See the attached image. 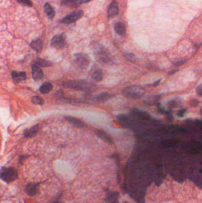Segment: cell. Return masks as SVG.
I'll use <instances>...</instances> for the list:
<instances>
[{"label": "cell", "instance_id": "8d00e7d4", "mask_svg": "<svg viewBox=\"0 0 202 203\" xmlns=\"http://www.w3.org/2000/svg\"><path fill=\"white\" fill-rule=\"evenodd\" d=\"M197 123L198 124V125H199V127L202 129V122L200 121H197Z\"/></svg>", "mask_w": 202, "mask_h": 203}, {"label": "cell", "instance_id": "6da1fadb", "mask_svg": "<svg viewBox=\"0 0 202 203\" xmlns=\"http://www.w3.org/2000/svg\"><path fill=\"white\" fill-rule=\"evenodd\" d=\"M64 86L67 88L84 92L91 91L95 87L94 85L86 80H71L64 83Z\"/></svg>", "mask_w": 202, "mask_h": 203}, {"label": "cell", "instance_id": "30bf717a", "mask_svg": "<svg viewBox=\"0 0 202 203\" xmlns=\"http://www.w3.org/2000/svg\"><path fill=\"white\" fill-rule=\"evenodd\" d=\"M12 79L15 82H20L26 79L27 75L25 72H17L13 71L11 73Z\"/></svg>", "mask_w": 202, "mask_h": 203}, {"label": "cell", "instance_id": "7c38bea8", "mask_svg": "<svg viewBox=\"0 0 202 203\" xmlns=\"http://www.w3.org/2000/svg\"><path fill=\"white\" fill-rule=\"evenodd\" d=\"M119 11V6L117 4V3L116 1L112 2L110 5L108 9V17H113L116 16Z\"/></svg>", "mask_w": 202, "mask_h": 203}, {"label": "cell", "instance_id": "5b68a950", "mask_svg": "<svg viewBox=\"0 0 202 203\" xmlns=\"http://www.w3.org/2000/svg\"><path fill=\"white\" fill-rule=\"evenodd\" d=\"M83 11L81 10H78L74 11L70 13L69 15L67 16L64 18H63L60 22L62 23L65 24H70L74 22H76L77 20L81 18L83 16Z\"/></svg>", "mask_w": 202, "mask_h": 203}, {"label": "cell", "instance_id": "ba28073f", "mask_svg": "<svg viewBox=\"0 0 202 203\" xmlns=\"http://www.w3.org/2000/svg\"><path fill=\"white\" fill-rule=\"evenodd\" d=\"M32 74L33 80L36 82H38L41 80L43 77V71L40 68V67L37 64L34 63L32 65Z\"/></svg>", "mask_w": 202, "mask_h": 203}, {"label": "cell", "instance_id": "52a82bcc", "mask_svg": "<svg viewBox=\"0 0 202 203\" xmlns=\"http://www.w3.org/2000/svg\"><path fill=\"white\" fill-rule=\"evenodd\" d=\"M95 54L97 55L98 58L102 61L106 63H109L110 61V58L109 57V53L103 47H95L94 48Z\"/></svg>", "mask_w": 202, "mask_h": 203}, {"label": "cell", "instance_id": "8992f818", "mask_svg": "<svg viewBox=\"0 0 202 203\" xmlns=\"http://www.w3.org/2000/svg\"><path fill=\"white\" fill-rule=\"evenodd\" d=\"M66 45L65 34H60L54 36L51 40V46L56 49H62Z\"/></svg>", "mask_w": 202, "mask_h": 203}, {"label": "cell", "instance_id": "603a6c76", "mask_svg": "<svg viewBox=\"0 0 202 203\" xmlns=\"http://www.w3.org/2000/svg\"><path fill=\"white\" fill-rule=\"evenodd\" d=\"M35 63L42 67H49L52 66V64L50 62L41 58H37L35 61Z\"/></svg>", "mask_w": 202, "mask_h": 203}, {"label": "cell", "instance_id": "2e32d148", "mask_svg": "<svg viewBox=\"0 0 202 203\" xmlns=\"http://www.w3.org/2000/svg\"><path fill=\"white\" fill-rule=\"evenodd\" d=\"M61 4L69 8H77L81 3L79 0H62Z\"/></svg>", "mask_w": 202, "mask_h": 203}, {"label": "cell", "instance_id": "7a4b0ae2", "mask_svg": "<svg viewBox=\"0 0 202 203\" xmlns=\"http://www.w3.org/2000/svg\"><path fill=\"white\" fill-rule=\"evenodd\" d=\"M124 95L133 98L137 99L142 97L145 93L144 89L140 86L133 85L125 87L123 90Z\"/></svg>", "mask_w": 202, "mask_h": 203}, {"label": "cell", "instance_id": "7402d4cb", "mask_svg": "<svg viewBox=\"0 0 202 203\" xmlns=\"http://www.w3.org/2000/svg\"><path fill=\"white\" fill-rule=\"evenodd\" d=\"M92 78L97 82H101L103 78V74L102 70H95L92 74Z\"/></svg>", "mask_w": 202, "mask_h": 203}, {"label": "cell", "instance_id": "484cf974", "mask_svg": "<svg viewBox=\"0 0 202 203\" xmlns=\"http://www.w3.org/2000/svg\"><path fill=\"white\" fill-rule=\"evenodd\" d=\"M17 1L21 4L27 7H32L33 6L32 3L30 0H17Z\"/></svg>", "mask_w": 202, "mask_h": 203}, {"label": "cell", "instance_id": "5bb4252c", "mask_svg": "<svg viewBox=\"0 0 202 203\" xmlns=\"http://www.w3.org/2000/svg\"><path fill=\"white\" fill-rule=\"evenodd\" d=\"M27 194L30 196H34L38 194V184L30 183L26 188Z\"/></svg>", "mask_w": 202, "mask_h": 203}, {"label": "cell", "instance_id": "ac0fdd59", "mask_svg": "<svg viewBox=\"0 0 202 203\" xmlns=\"http://www.w3.org/2000/svg\"><path fill=\"white\" fill-rule=\"evenodd\" d=\"M53 89V85L49 82H45L39 88L40 92L42 94H48Z\"/></svg>", "mask_w": 202, "mask_h": 203}, {"label": "cell", "instance_id": "d590c367", "mask_svg": "<svg viewBox=\"0 0 202 203\" xmlns=\"http://www.w3.org/2000/svg\"><path fill=\"white\" fill-rule=\"evenodd\" d=\"M80 2L81 3V4L83 3H88L90 2V1H91V0H79Z\"/></svg>", "mask_w": 202, "mask_h": 203}, {"label": "cell", "instance_id": "e575fe53", "mask_svg": "<svg viewBox=\"0 0 202 203\" xmlns=\"http://www.w3.org/2000/svg\"><path fill=\"white\" fill-rule=\"evenodd\" d=\"M177 71H178V70H175L170 71V72H168V74H169V75H173V74H175Z\"/></svg>", "mask_w": 202, "mask_h": 203}, {"label": "cell", "instance_id": "3957f363", "mask_svg": "<svg viewBox=\"0 0 202 203\" xmlns=\"http://www.w3.org/2000/svg\"><path fill=\"white\" fill-rule=\"evenodd\" d=\"M18 177L17 171L13 168H2L1 172V179L6 182H10L15 180Z\"/></svg>", "mask_w": 202, "mask_h": 203}, {"label": "cell", "instance_id": "83f0119b", "mask_svg": "<svg viewBox=\"0 0 202 203\" xmlns=\"http://www.w3.org/2000/svg\"><path fill=\"white\" fill-rule=\"evenodd\" d=\"M186 59H182L176 61L173 63V64L175 66H181V65H183V64H184L186 63Z\"/></svg>", "mask_w": 202, "mask_h": 203}, {"label": "cell", "instance_id": "8fae6325", "mask_svg": "<svg viewBox=\"0 0 202 203\" xmlns=\"http://www.w3.org/2000/svg\"><path fill=\"white\" fill-rule=\"evenodd\" d=\"M40 128V126L39 124H36L34 126L31 127L29 130H27L25 133V137L26 138H32L37 135L38 132L39 131Z\"/></svg>", "mask_w": 202, "mask_h": 203}, {"label": "cell", "instance_id": "ffe728a7", "mask_svg": "<svg viewBox=\"0 0 202 203\" xmlns=\"http://www.w3.org/2000/svg\"><path fill=\"white\" fill-rule=\"evenodd\" d=\"M30 46L32 47V48L33 49H34L37 52H41L42 50V48H43L42 42L39 39L33 40V41H32L30 44Z\"/></svg>", "mask_w": 202, "mask_h": 203}, {"label": "cell", "instance_id": "836d02e7", "mask_svg": "<svg viewBox=\"0 0 202 203\" xmlns=\"http://www.w3.org/2000/svg\"><path fill=\"white\" fill-rule=\"evenodd\" d=\"M159 82H160V80H159L156 81V82H155V83H154V84L152 86L153 87H156V86H157L159 84Z\"/></svg>", "mask_w": 202, "mask_h": 203}, {"label": "cell", "instance_id": "74e56055", "mask_svg": "<svg viewBox=\"0 0 202 203\" xmlns=\"http://www.w3.org/2000/svg\"><path fill=\"white\" fill-rule=\"evenodd\" d=\"M52 203H62V202L61 201H60L59 199H55Z\"/></svg>", "mask_w": 202, "mask_h": 203}, {"label": "cell", "instance_id": "9c48e42d", "mask_svg": "<svg viewBox=\"0 0 202 203\" xmlns=\"http://www.w3.org/2000/svg\"><path fill=\"white\" fill-rule=\"evenodd\" d=\"M95 133L96 135L99 137L100 138L103 140L106 143L109 144H112L113 143V141L112 140V138L110 137V135L107 133H106L105 131H104L102 130H97L95 131Z\"/></svg>", "mask_w": 202, "mask_h": 203}, {"label": "cell", "instance_id": "4dcf8cb0", "mask_svg": "<svg viewBox=\"0 0 202 203\" xmlns=\"http://www.w3.org/2000/svg\"><path fill=\"white\" fill-rule=\"evenodd\" d=\"M186 109H181V110H180L178 113H177V115L179 117H183L184 114L186 113Z\"/></svg>", "mask_w": 202, "mask_h": 203}, {"label": "cell", "instance_id": "d4e9b609", "mask_svg": "<svg viewBox=\"0 0 202 203\" xmlns=\"http://www.w3.org/2000/svg\"><path fill=\"white\" fill-rule=\"evenodd\" d=\"M133 112L136 115H137L138 116H139L140 117L144 119H149V115L148 113H147L145 112H143L140 111H139V110H137L136 109H134Z\"/></svg>", "mask_w": 202, "mask_h": 203}, {"label": "cell", "instance_id": "44dd1931", "mask_svg": "<svg viewBox=\"0 0 202 203\" xmlns=\"http://www.w3.org/2000/svg\"><path fill=\"white\" fill-rule=\"evenodd\" d=\"M113 96V94L112 93L104 92L96 96L94 99L96 101H105L112 97Z\"/></svg>", "mask_w": 202, "mask_h": 203}, {"label": "cell", "instance_id": "f35d334b", "mask_svg": "<svg viewBox=\"0 0 202 203\" xmlns=\"http://www.w3.org/2000/svg\"><path fill=\"white\" fill-rule=\"evenodd\" d=\"M200 113H201V114L202 115V108H201V109H200Z\"/></svg>", "mask_w": 202, "mask_h": 203}, {"label": "cell", "instance_id": "e0dca14e", "mask_svg": "<svg viewBox=\"0 0 202 203\" xmlns=\"http://www.w3.org/2000/svg\"><path fill=\"white\" fill-rule=\"evenodd\" d=\"M45 12L49 19L52 20L55 15V11L49 3H46L44 5Z\"/></svg>", "mask_w": 202, "mask_h": 203}, {"label": "cell", "instance_id": "1f68e13d", "mask_svg": "<svg viewBox=\"0 0 202 203\" xmlns=\"http://www.w3.org/2000/svg\"><path fill=\"white\" fill-rule=\"evenodd\" d=\"M198 104H199L198 101L196 99H193L190 101V105L193 106H197L198 105Z\"/></svg>", "mask_w": 202, "mask_h": 203}, {"label": "cell", "instance_id": "d6986e66", "mask_svg": "<svg viewBox=\"0 0 202 203\" xmlns=\"http://www.w3.org/2000/svg\"><path fill=\"white\" fill-rule=\"evenodd\" d=\"M119 193L117 192H113L108 194L107 197L105 199V202L107 203H119L117 198Z\"/></svg>", "mask_w": 202, "mask_h": 203}, {"label": "cell", "instance_id": "4316f807", "mask_svg": "<svg viewBox=\"0 0 202 203\" xmlns=\"http://www.w3.org/2000/svg\"><path fill=\"white\" fill-rule=\"evenodd\" d=\"M180 102L178 100H173L170 101L168 102V105L170 107H176L177 106L180 105Z\"/></svg>", "mask_w": 202, "mask_h": 203}, {"label": "cell", "instance_id": "d6a6232c", "mask_svg": "<svg viewBox=\"0 0 202 203\" xmlns=\"http://www.w3.org/2000/svg\"><path fill=\"white\" fill-rule=\"evenodd\" d=\"M28 157H29V156H20V157L19 159V163L20 164H22L24 160L26 159V158H27Z\"/></svg>", "mask_w": 202, "mask_h": 203}, {"label": "cell", "instance_id": "277c9868", "mask_svg": "<svg viewBox=\"0 0 202 203\" xmlns=\"http://www.w3.org/2000/svg\"><path fill=\"white\" fill-rule=\"evenodd\" d=\"M74 61L77 66L82 69H86L88 66L90 60L88 56L85 54L79 53L74 56Z\"/></svg>", "mask_w": 202, "mask_h": 203}, {"label": "cell", "instance_id": "f546056e", "mask_svg": "<svg viewBox=\"0 0 202 203\" xmlns=\"http://www.w3.org/2000/svg\"><path fill=\"white\" fill-rule=\"evenodd\" d=\"M196 92L198 96L202 97V85H200L197 86L196 89Z\"/></svg>", "mask_w": 202, "mask_h": 203}, {"label": "cell", "instance_id": "4fadbf2b", "mask_svg": "<svg viewBox=\"0 0 202 203\" xmlns=\"http://www.w3.org/2000/svg\"><path fill=\"white\" fill-rule=\"evenodd\" d=\"M65 118L67 121L69 122V123H71L72 124L76 127L77 128H83L85 127L83 122L78 118H76L72 116H66Z\"/></svg>", "mask_w": 202, "mask_h": 203}, {"label": "cell", "instance_id": "f1b7e54d", "mask_svg": "<svg viewBox=\"0 0 202 203\" xmlns=\"http://www.w3.org/2000/svg\"><path fill=\"white\" fill-rule=\"evenodd\" d=\"M125 57L127 58V59L129 60L131 62H135V55L133 54H126L125 55Z\"/></svg>", "mask_w": 202, "mask_h": 203}, {"label": "cell", "instance_id": "9a60e30c", "mask_svg": "<svg viewBox=\"0 0 202 203\" xmlns=\"http://www.w3.org/2000/svg\"><path fill=\"white\" fill-rule=\"evenodd\" d=\"M114 30L116 32L121 36H125L126 33V28L124 23L122 22H118L114 26Z\"/></svg>", "mask_w": 202, "mask_h": 203}, {"label": "cell", "instance_id": "cb8c5ba5", "mask_svg": "<svg viewBox=\"0 0 202 203\" xmlns=\"http://www.w3.org/2000/svg\"><path fill=\"white\" fill-rule=\"evenodd\" d=\"M31 102L33 104L37 105H42L44 104L43 99L39 96H33L31 99Z\"/></svg>", "mask_w": 202, "mask_h": 203}]
</instances>
